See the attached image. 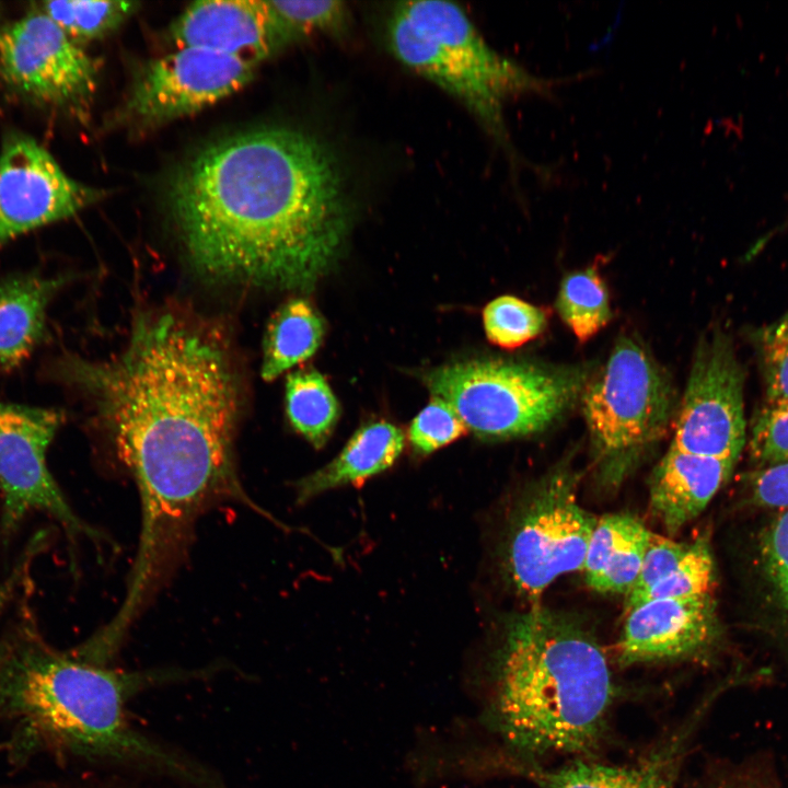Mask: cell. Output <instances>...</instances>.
<instances>
[{
	"mask_svg": "<svg viewBox=\"0 0 788 788\" xmlns=\"http://www.w3.org/2000/svg\"><path fill=\"white\" fill-rule=\"evenodd\" d=\"M46 375L91 403L99 425L134 475L142 522L135 566L165 569L196 517L246 494L234 464L240 387L225 344L172 312L141 313L125 348L107 360L65 352Z\"/></svg>",
	"mask_w": 788,
	"mask_h": 788,
	"instance_id": "cell-1",
	"label": "cell"
},
{
	"mask_svg": "<svg viewBox=\"0 0 788 788\" xmlns=\"http://www.w3.org/2000/svg\"><path fill=\"white\" fill-rule=\"evenodd\" d=\"M166 200L196 270L264 289H312L341 254L351 222L334 152L285 126L204 147L176 170Z\"/></svg>",
	"mask_w": 788,
	"mask_h": 788,
	"instance_id": "cell-2",
	"label": "cell"
},
{
	"mask_svg": "<svg viewBox=\"0 0 788 788\" xmlns=\"http://www.w3.org/2000/svg\"><path fill=\"white\" fill-rule=\"evenodd\" d=\"M204 671H121L61 652L24 628L0 647V719L14 749L140 768L194 788H222L207 767L142 734L127 715L138 693Z\"/></svg>",
	"mask_w": 788,
	"mask_h": 788,
	"instance_id": "cell-3",
	"label": "cell"
},
{
	"mask_svg": "<svg viewBox=\"0 0 788 788\" xmlns=\"http://www.w3.org/2000/svg\"><path fill=\"white\" fill-rule=\"evenodd\" d=\"M495 665L496 720L519 753L531 761L598 749L616 687L578 623L534 604L507 624Z\"/></svg>",
	"mask_w": 788,
	"mask_h": 788,
	"instance_id": "cell-4",
	"label": "cell"
},
{
	"mask_svg": "<svg viewBox=\"0 0 788 788\" xmlns=\"http://www.w3.org/2000/svg\"><path fill=\"white\" fill-rule=\"evenodd\" d=\"M387 42L397 60L456 97L503 144L505 102L521 93H549L554 83L493 49L452 2L396 3L387 21Z\"/></svg>",
	"mask_w": 788,
	"mask_h": 788,
	"instance_id": "cell-5",
	"label": "cell"
},
{
	"mask_svg": "<svg viewBox=\"0 0 788 788\" xmlns=\"http://www.w3.org/2000/svg\"><path fill=\"white\" fill-rule=\"evenodd\" d=\"M590 376L586 366L475 359L436 368L425 381L466 429L480 438L507 439L549 427L581 398Z\"/></svg>",
	"mask_w": 788,
	"mask_h": 788,
	"instance_id": "cell-6",
	"label": "cell"
},
{
	"mask_svg": "<svg viewBox=\"0 0 788 788\" xmlns=\"http://www.w3.org/2000/svg\"><path fill=\"white\" fill-rule=\"evenodd\" d=\"M674 396L670 378L646 347L621 336L581 394L592 447L604 470L623 473L662 437Z\"/></svg>",
	"mask_w": 788,
	"mask_h": 788,
	"instance_id": "cell-7",
	"label": "cell"
},
{
	"mask_svg": "<svg viewBox=\"0 0 788 788\" xmlns=\"http://www.w3.org/2000/svg\"><path fill=\"white\" fill-rule=\"evenodd\" d=\"M579 503L568 473L548 476L520 507L505 551L508 577L534 602L560 575L582 570L596 523Z\"/></svg>",
	"mask_w": 788,
	"mask_h": 788,
	"instance_id": "cell-8",
	"label": "cell"
},
{
	"mask_svg": "<svg viewBox=\"0 0 788 788\" xmlns=\"http://www.w3.org/2000/svg\"><path fill=\"white\" fill-rule=\"evenodd\" d=\"M744 368L731 337L715 328L699 340L672 447L735 464L746 440Z\"/></svg>",
	"mask_w": 788,
	"mask_h": 788,
	"instance_id": "cell-9",
	"label": "cell"
},
{
	"mask_svg": "<svg viewBox=\"0 0 788 788\" xmlns=\"http://www.w3.org/2000/svg\"><path fill=\"white\" fill-rule=\"evenodd\" d=\"M63 415L51 408L0 401L1 529L14 531L32 512L46 513L73 536L100 533L72 510L48 468L47 452Z\"/></svg>",
	"mask_w": 788,
	"mask_h": 788,
	"instance_id": "cell-10",
	"label": "cell"
},
{
	"mask_svg": "<svg viewBox=\"0 0 788 788\" xmlns=\"http://www.w3.org/2000/svg\"><path fill=\"white\" fill-rule=\"evenodd\" d=\"M257 62L202 48H176L148 62L136 78L124 107L141 126L192 115L245 86Z\"/></svg>",
	"mask_w": 788,
	"mask_h": 788,
	"instance_id": "cell-11",
	"label": "cell"
},
{
	"mask_svg": "<svg viewBox=\"0 0 788 788\" xmlns=\"http://www.w3.org/2000/svg\"><path fill=\"white\" fill-rule=\"evenodd\" d=\"M94 60L39 10L0 30V78L46 105H72L96 86Z\"/></svg>",
	"mask_w": 788,
	"mask_h": 788,
	"instance_id": "cell-12",
	"label": "cell"
},
{
	"mask_svg": "<svg viewBox=\"0 0 788 788\" xmlns=\"http://www.w3.org/2000/svg\"><path fill=\"white\" fill-rule=\"evenodd\" d=\"M102 195L71 178L32 137L8 135L0 150V247L74 216Z\"/></svg>",
	"mask_w": 788,
	"mask_h": 788,
	"instance_id": "cell-13",
	"label": "cell"
},
{
	"mask_svg": "<svg viewBox=\"0 0 788 788\" xmlns=\"http://www.w3.org/2000/svg\"><path fill=\"white\" fill-rule=\"evenodd\" d=\"M718 634L710 595L653 600L627 611L617 642L623 667L702 658Z\"/></svg>",
	"mask_w": 788,
	"mask_h": 788,
	"instance_id": "cell-14",
	"label": "cell"
},
{
	"mask_svg": "<svg viewBox=\"0 0 788 788\" xmlns=\"http://www.w3.org/2000/svg\"><path fill=\"white\" fill-rule=\"evenodd\" d=\"M176 48H202L255 62L292 43L269 1L202 0L192 3L170 30Z\"/></svg>",
	"mask_w": 788,
	"mask_h": 788,
	"instance_id": "cell-15",
	"label": "cell"
},
{
	"mask_svg": "<svg viewBox=\"0 0 788 788\" xmlns=\"http://www.w3.org/2000/svg\"><path fill=\"white\" fill-rule=\"evenodd\" d=\"M721 691L708 694L683 726L635 764L617 766L577 761L548 769L530 763L522 765L521 770L540 788H676L693 731Z\"/></svg>",
	"mask_w": 788,
	"mask_h": 788,
	"instance_id": "cell-16",
	"label": "cell"
},
{
	"mask_svg": "<svg viewBox=\"0 0 788 788\" xmlns=\"http://www.w3.org/2000/svg\"><path fill=\"white\" fill-rule=\"evenodd\" d=\"M734 463L671 445L650 483V506L670 533L696 518L729 479Z\"/></svg>",
	"mask_w": 788,
	"mask_h": 788,
	"instance_id": "cell-17",
	"label": "cell"
},
{
	"mask_svg": "<svg viewBox=\"0 0 788 788\" xmlns=\"http://www.w3.org/2000/svg\"><path fill=\"white\" fill-rule=\"evenodd\" d=\"M71 275L24 273L0 281V368H19L44 340L46 311Z\"/></svg>",
	"mask_w": 788,
	"mask_h": 788,
	"instance_id": "cell-18",
	"label": "cell"
},
{
	"mask_svg": "<svg viewBox=\"0 0 788 788\" xmlns=\"http://www.w3.org/2000/svg\"><path fill=\"white\" fill-rule=\"evenodd\" d=\"M403 448L404 436L395 425L375 421L361 427L332 462L296 483L298 502L387 470Z\"/></svg>",
	"mask_w": 788,
	"mask_h": 788,
	"instance_id": "cell-19",
	"label": "cell"
},
{
	"mask_svg": "<svg viewBox=\"0 0 788 788\" xmlns=\"http://www.w3.org/2000/svg\"><path fill=\"white\" fill-rule=\"evenodd\" d=\"M324 323L303 299L283 303L270 317L263 343L262 378L273 381L312 357L322 344Z\"/></svg>",
	"mask_w": 788,
	"mask_h": 788,
	"instance_id": "cell-20",
	"label": "cell"
},
{
	"mask_svg": "<svg viewBox=\"0 0 788 788\" xmlns=\"http://www.w3.org/2000/svg\"><path fill=\"white\" fill-rule=\"evenodd\" d=\"M286 410L292 428L321 448L338 419V402L316 370H299L286 380Z\"/></svg>",
	"mask_w": 788,
	"mask_h": 788,
	"instance_id": "cell-21",
	"label": "cell"
},
{
	"mask_svg": "<svg viewBox=\"0 0 788 788\" xmlns=\"http://www.w3.org/2000/svg\"><path fill=\"white\" fill-rule=\"evenodd\" d=\"M556 309L581 343L599 333L611 320L606 286L595 267L567 274L559 287Z\"/></svg>",
	"mask_w": 788,
	"mask_h": 788,
	"instance_id": "cell-22",
	"label": "cell"
},
{
	"mask_svg": "<svg viewBox=\"0 0 788 788\" xmlns=\"http://www.w3.org/2000/svg\"><path fill=\"white\" fill-rule=\"evenodd\" d=\"M132 1H46L37 9L70 38L90 40L117 28L137 9Z\"/></svg>",
	"mask_w": 788,
	"mask_h": 788,
	"instance_id": "cell-23",
	"label": "cell"
},
{
	"mask_svg": "<svg viewBox=\"0 0 788 788\" xmlns=\"http://www.w3.org/2000/svg\"><path fill=\"white\" fill-rule=\"evenodd\" d=\"M483 322L493 344L512 349L543 333L547 326V312L517 297L501 296L485 306Z\"/></svg>",
	"mask_w": 788,
	"mask_h": 788,
	"instance_id": "cell-24",
	"label": "cell"
},
{
	"mask_svg": "<svg viewBox=\"0 0 788 788\" xmlns=\"http://www.w3.org/2000/svg\"><path fill=\"white\" fill-rule=\"evenodd\" d=\"M714 560L707 541L698 538L688 545L676 567L640 595L627 611L653 600L688 599L710 595Z\"/></svg>",
	"mask_w": 788,
	"mask_h": 788,
	"instance_id": "cell-25",
	"label": "cell"
},
{
	"mask_svg": "<svg viewBox=\"0 0 788 788\" xmlns=\"http://www.w3.org/2000/svg\"><path fill=\"white\" fill-rule=\"evenodd\" d=\"M269 3L292 42L314 33L341 34L350 21V12L343 1L289 0Z\"/></svg>",
	"mask_w": 788,
	"mask_h": 788,
	"instance_id": "cell-26",
	"label": "cell"
},
{
	"mask_svg": "<svg viewBox=\"0 0 788 788\" xmlns=\"http://www.w3.org/2000/svg\"><path fill=\"white\" fill-rule=\"evenodd\" d=\"M754 341L767 403L788 402V310L776 322L760 328Z\"/></svg>",
	"mask_w": 788,
	"mask_h": 788,
	"instance_id": "cell-27",
	"label": "cell"
},
{
	"mask_svg": "<svg viewBox=\"0 0 788 788\" xmlns=\"http://www.w3.org/2000/svg\"><path fill=\"white\" fill-rule=\"evenodd\" d=\"M750 455L761 467L788 463V402L766 403L752 422Z\"/></svg>",
	"mask_w": 788,
	"mask_h": 788,
	"instance_id": "cell-28",
	"label": "cell"
},
{
	"mask_svg": "<svg viewBox=\"0 0 788 788\" xmlns=\"http://www.w3.org/2000/svg\"><path fill=\"white\" fill-rule=\"evenodd\" d=\"M466 432L455 410L443 399L432 397L413 419L408 439L419 453H431Z\"/></svg>",
	"mask_w": 788,
	"mask_h": 788,
	"instance_id": "cell-29",
	"label": "cell"
},
{
	"mask_svg": "<svg viewBox=\"0 0 788 788\" xmlns=\"http://www.w3.org/2000/svg\"><path fill=\"white\" fill-rule=\"evenodd\" d=\"M650 532L644 528L619 546L588 586L603 593L628 594L638 579Z\"/></svg>",
	"mask_w": 788,
	"mask_h": 788,
	"instance_id": "cell-30",
	"label": "cell"
},
{
	"mask_svg": "<svg viewBox=\"0 0 788 788\" xmlns=\"http://www.w3.org/2000/svg\"><path fill=\"white\" fill-rule=\"evenodd\" d=\"M760 555L774 596L788 616V508L780 510L764 529Z\"/></svg>",
	"mask_w": 788,
	"mask_h": 788,
	"instance_id": "cell-31",
	"label": "cell"
},
{
	"mask_svg": "<svg viewBox=\"0 0 788 788\" xmlns=\"http://www.w3.org/2000/svg\"><path fill=\"white\" fill-rule=\"evenodd\" d=\"M688 788H787L769 763L744 761L711 766Z\"/></svg>",
	"mask_w": 788,
	"mask_h": 788,
	"instance_id": "cell-32",
	"label": "cell"
},
{
	"mask_svg": "<svg viewBox=\"0 0 788 788\" xmlns=\"http://www.w3.org/2000/svg\"><path fill=\"white\" fill-rule=\"evenodd\" d=\"M688 545L650 532L638 579L626 594V609L676 567Z\"/></svg>",
	"mask_w": 788,
	"mask_h": 788,
	"instance_id": "cell-33",
	"label": "cell"
},
{
	"mask_svg": "<svg viewBox=\"0 0 788 788\" xmlns=\"http://www.w3.org/2000/svg\"><path fill=\"white\" fill-rule=\"evenodd\" d=\"M753 503L763 508H788V463L761 467L750 480Z\"/></svg>",
	"mask_w": 788,
	"mask_h": 788,
	"instance_id": "cell-34",
	"label": "cell"
},
{
	"mask_svg": "<svg viewBox=\"0 0 788 788\" xmlns=\"http://www.w3.org/2000/svg\"><path fill=\"white\" fill-rule=\"evenodd\" d=\"M21 569L22 568L19 567L7 579H4V580L0 579V615L13 595L14 589L21 578V571H22ZM0 647H1V639H0Z\"/></svg>",
	"mask_w": 788,
	"mask_h": 788,
	"instance_id": "cell-35",
	"label": "cell"
},
{
	"mask_svg": "<svg viewBox=\"0 0 788 788\" xmlns=\"http://www.w3.org/2000/svg\"><path fill=\"white\" fill-rule=\"evenodd\" d=\"M0 788H108L104 786L85 785V784H59V783H36L27 785H3L0 784ZM112 788V787H109Z\"/></svg>",
	"mask_w": 788,
	"mask_h": 788,
	"instance_id": "cell-36",
	"label": "cell"
},
{
	"mask_svg": "<svg viewBox=\"0 0 788 788\" xmlns=\"http://www.w3.org/2000/svg\"><path fill=\"white\" fill-rule=\"evenodd\" d=\"M1 10V9H0Z\"/></svg>",
	"mask_w": 788,
	"mask_h": 788,
	"instance_id": "cell-37",
	"label": "cell"
}]
</instances>
